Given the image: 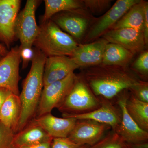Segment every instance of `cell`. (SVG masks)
<instances>
[{"label":"cell","instance_id":"cell-10","mask_svg":"<svg viewBox=\"0 0 148 148\" xmlns=\"http://www.w3.org/2000/svg\"><path fill=\"white\" fill-rule=\"evenodd\" d=\"M127 90L121 93L117 105L121 111V120L119 125L113 130L120 136L125 143L135 144L148 142V132L141 129L127 113L125 103L128 95Z\"/></svg>","mask_w":148,"mask_h":148},{"label":"cell","instance_id":"cell-7","mask_svg":"<svg viewBox=\"0 0 148 148\" xmlns=\"http://www.w3.org/2000/svg\"><path fill=\"white\" fill-rule=\"evenodd\" d=\"M140 0H118L100 18H95L84 38V43L94 41L110 30L130 9Z\"/></svg>","mask_w":148,"mask_h":148},{"label":"cell","instance_id":"cell-33","mask_svg":"<svg viewBox=\"0 0 148 148\" xmlns=\"http://www.w3.org/2000/svg\"><path fill=\"white\" fill-rule=\"evenodd\" d=\"M51 143L52 142H47L30 145L21 146L17 147L16 148H51Z\"/></svg>","mask_w":148,"mask_h":148},{"label":"cell","instance_id":"cell-16","mask_svg":"<svg viewBox=\"0 0 148 148\" xmlns=\"http://www.w3.org/2000/svg\"><path fill=\"white\" fill-rule=\"evenodd\" d=\"M79 68L70 56L47 57L44 70V86L64 79Z\"/></svg>","mask_w":148,"mask_h":148},{"label":"cell","instance_id":"cell-31","mask_svg":"<svg viewBox=\"0 0 148 148\" xmlns=\"http://www.w3.org/2000/svg\"><path fill=\"white\" fill-rule=\"evenodd\" d=\"M143 34L145 38L146 47L148 44V3L145 1V13H144V27H143Z\"/></svg>","mask_w":148,"mask_h":148},{"label":"cell","instance_id":"cell-27","mask_svg":"<svg viewBox=\"0 0 148 148\" xmlns=\"http://www.w3.org/2000/svg\"><path fill=\"white\" fill-rule=\"evenodd\" d=\"M112 1L110 0H84V8L93 14H99L105 11L110 6Z\"/></svg>","mask_w":148,"mask_h":148},{"label":"cell","instance_id":"cell-5","mask_svg":"<svg viewBox=\"0 0 148 148\" xmlns=\"http://www.w3.org/2000/svg\"><path fill=\"white\" fill-rule=\"evenodd\" d=\"M51 19L59 28L79 44L95 21L85 8L72 11L63 12L55 14Z\"/></svg>","mask_w":148,"mask_h":148},{"label":"cell","instance_id":"cell-21","mask_svg":"<svg viewBox=\"0 0 148 148\" xmlns=\"http://www.w3.org/2000/svg\"><path fill=\"white\" fill-rule=\"evenodd\" d=\"M134 55L121 46L108 43L104 50L102 64L107 66L128 67Z\"/></svg>","mask_w":148,"mask_h":148},{"label":"cell","instance_id":"cell-19","mask_svg":"<svg viewBox=\"0 0 148 148\" xmlns=\"http://www.w3.org/2000/svg\"><path fill=\"white\" fill-rule=\"evenodd\" d=\"M53 139L42 127L33 121L21 131L15 133L14 136L16 147L52 142Z\"/></svg>","mask_w":148,"mask_h":148},{"label":"cell","instance_id":"cell-8","mask_svg":"<svg viewBox=\"0 0 148 148\" xmlns=\"http://www.w3.org/2000/svg\"><path fill=\"white\" fill-rule=\"evenodd\" d=\"M40 1L28 0L24 9L18 13L14 24L16 38L20 41V48L32 47L38 34L36 11Z\"/></svg>","mask_w":148,"mask_h":148},{"label":"cell","instance_id":"cell-20","mask_svg":"<svg viewBox=\"0 0 148 148\" xmlns=\"http://www.w3.org/2000/svg\"><path fill=\"white\" fill-rule=\"evenodd\" d=\"M145 3V1L140 0L138 3L132 6L110 30L131 29L143 32Z\"/></svg>","mask_w":148,"mask_h":148},{"label":"cell","instance_id":"cell-23","mask_svg":"<svg viewBox=\"0 0 148 148\" xmlns=\"http://www.w3.org/2000/svg\"><path fill=\"white\" fill-rule=\"evenodd\" d=\"M44 2L45 12L42 18V23L49 20L55 14L60 12L85 8L83 1L45 0Z\"/></svg>","mask_w":148,"mask_h":148},{"label":"cell","instance_id":"cell-38","mask_svg":"<svg viewBox=\"0 0 148 148\" xmlns=\"http://www.w3.org/2000/svg\"><path fill=\"white\" fill-rule=\"evenodd\" d=\"M124 148H127V147H126V145H125V147Z\"/></svg>","mask_w":148,"mask_h":148},{"label":"cell","instance_id":"cell-2","mask_svg":"<svg viewBox=\"0 0 148 148\" xmlns=\"http://www.w3.org/2000/svg\"><path fill=\"white\" fill-rule=\"evenodd\" d=\"M46 58L40 51H35L32 67L24 80L19 95L22 109L16 133L24 129L36 114L44 87V70Z\"/></svg>","mask_w":148,"mask_h":148},{"label":"cell","instance_id":"cell-13","mask_svg":"<svg viewBox=\"0 0 148 148\" xmlns=\"http://www.w3.org/2000/svg\"><path fill=\"white\" fill-rule=\"evenodd\" d=\"M99 98L101 101V106L94 110L82 114H62V116L64 118H74L77 120H91L108 125L111 127L112 130H114L121 121V110L118 105L116 106L110 100L103 98Z\"/></svg>","mask_w":148,"mask_h":148},{"label":"cell","instance_id":"cell-17","mask_svg":"<svg viewBox=\"0 0 148 148\" xmlns=\"http://www.w3.org/2000/svg\"><path fill=\"white\" fill-rule=\"evenodd\" d=\"M77 120L72 117L58 118L49 113L33 121L40 125L53 139L68 138Z\"/></svg>","mask_w":148,"mask_h":148},{"label":"cell","instance_id":"cell-14","mask_svg":"<svg viewBox=\"0 0 148 148\" xmlns=\"http://www.w3.org/2000/svg\"><path fill=\"white\" fill-rule=\"evenodd\" d=\"M102 37L109 43L122 47L134 55L143 52L146 47L143 32L135 29H113L106 32Z\"/></svg>","mask_w":148,"mask_h":148},{"label":"cell","instance_id":"cell-34","mask_svg":"<svg viewBox=\"0 0 148 148\" xmlns=\"http://www.w3.org/2000/svg\"><path fill=\"white\" fill-rule=\"evenodd\" d=\"M127 148H148V142L130 144L125 143Z\"/></svg>","mask_w":148,"mask_h":148},{"label":"cell","instance_id":"cell-11","mask_svg":"<svg viewBox=\"0 0 148 148\" xmlns=\"http://www.w3.org/2000/svg\"><path fill=\"white\" fill-rule=\"evenodd\" d=\"M111 129L108 125L91 120H77L68 138L81 145L92 146L103 138Z\"/></svg>","mask_w":148,"mask_h":148},{"label":"cell","instance_id":"cell-36","mask_svg":"<svg viewBox=\"0 0 148 148\" xmlns=\"http://www.w3.org/2000/svg\"><path fill=\"white\" fill-rule=\"evenodd\" d=\"M90 146L88 145H83L81 146L79 148H90Z\"/></svg>","mask_w":148,"mask_h":148},{"label":"cell","instance_id":"cell-30","mask_svg":"<svg viewBox=\"0 0 148 148\" xmlns=\"http://www.w3.org/2000/svg\"><path fill=\"white\" fill-rule=\"evenodd\" d=\"M35 55V51L32 47L20 48V56L22 59V68H27L30 61H32Z\"/></svg>","mask_w":148,"mask_h":148},{"label":"cell","instance_id":"cell-15","mask_svg":"<svg viewBox=\"0 0 148 148\" xmlns=\"http://www.w3.org/2000/svg\"><path fill=\"white\" fill-rule=\"evenodd\" d=\"M108 43L102 38L92 42L80 43L70 57L79 68L98 66L102 64L104 50Z\"/></svg>","mask_w":148,"mask_h":148},{"label":"cell","instance_id":"cell-24","mask_svg":"<svg viewBox=\"0 0 148 148\" xmlns=\"http://www.w3.org/2000/svg\"><path fill=\"white\" fill-rule=\"evenodd\" d=\"M125 146L121 137L112 130L90 148H124Z\"/></svg>","mask_w":148,"mask_h":148},{"label":"cell","instance_id":"cell-4","mask_svg":"<svg viewBox=\"0 0 148 148\" xmlns=\"http://www.w3.org/2000/svg\"><path fill=\"white\" fill-rule=\"evenodd\" d=\"M100 98L92 92L80 75H77L73 87L58 108L63 114H82L101 106Z\"/></svg>","mask_w":148,"mask_h":148},{"label":"cell","instance_id":"cell-35","mask_svg":"<svg viewBox=\"0 0 148 148\" xmlns=\"http://www.w3.org/2000/svg\"><path fill=\"white\" fill-rule=\"evenodd\" d=\"M7 48L5 47V46L3 45L0 43V55L2 57L5 56L8 52Z\"/></svg>","mask_w":148,"mask_h":148},{"label":"cell","instance_id":"cell-37","mask_svg":"<svg viewBox=\"0 0 148 148\" xmlns=\"http://www.w3.org/2000/svg\"><path fill=\"white\" fill-rule=\"evenodd\" d=\"M2 56H1V55H0V60H1V58H2Z\"/></svg>","mask_w":148,"mask_h":148},{"label":"cell","instance_id":"cell-22","mask_svg":"<svg viewBox=\"0 0 148 148\" xmlns=\"http://www.w3.org/2000/svg\"><path fill=\"white\" fill-rule=\"evenodd\" d=\"M125 108L139 127L148 132V103L140 101L130 92L126 100Z\"/></svg>","mask_w":148,"mask_h":148},{"label":"cell","instance_id":"cell-32","mask_svg":"<svg viewBox=\"0 0 148 148\" xmlns=\"http://www.w3.org/2000/svg\"><path fill=\"white\" fill-rule=\"evenodd\" d=\"M12 92L6 88H0V110L5 99Z\"/></svg>","mask_w":148,"mask_h":148},{"label":"cell","instance_id":"cell-6","mask_svg":"<svg viewBox=\"0 0 148 148\" xmlns=\"http://www.w3.org/2000/svg\"><path fill=\"white\" fill-rule=\"evenodd\" d=\"M77 77L73 72L64 79L44 86L36 112L37 117L58 108L71 89Z\"/></svg>","mask_w":148,"mask_h":148},{"label":"cell","instance_id":"cell-3","mask_svg":"<svg viewBox=\"0 0 148 148\" xmlns=\"http://www.w3.org/2000/svg\"><path fill=\"white\" fill-rule=\"evenodd\" d=\"M79 44L51 19L42 22L33 45L47 57L71 56Z\"/></svg>","mask_w":148,"mask_h":148},{"label":"cell","instance_id":"cell-1","mask_svg":"<svg viewBox=\"0 0 148 148\" xmlns=\"http://www.w3.org/2000/svg\"><path fill=\"white\" fill-rule=\"evenodd\" d=\"M83 69L80 75L93 93L110 101L140 80L128 67L101 64Z\"/></svg>","mask_w":148,"mask_h":148},{"label":"cell","instance_id":"cell-9","mask_svg":"<svg viewBox=\"0 0 148 148\" xmlns=\"http://www.w3.org/2000/svg\"><path fill=\"white\" fill-rule=\"evenodd\" d=\"M20 48H12L5 56L0 60V88H6L13 94L19 95L18 82L21 62Z\"/></svg>","mask_w":148,"mask_h":148},{"label":"cell","instance_id":"cell-26","mask_svg":"<svg viewBox=\"0 0 148 148\" xmlns=\"http://www.w3.org/2000/svg\"><path fill=\"white\" fill-rule=\"evenodd\" d=\"M15 133L0 121V148H16L14 144Z\"/></svg>","mask_w":148,"mask_h":148},{"label":"cell","instance_id":"cell-28","mask_svg":"<svg viewBox=\"0 0 148 148\" xmlns=\"http://www.w3.org/2000/svg\"><path fill=\"white\" fill-rule=\"evenodd\" d=\"M130 92L140 101L148 103V83L141 80L136 83L129 88Z\"/></svg>","mask_w":148,"mask_h":148},{"label":"cell","instance_id":"cell-18","mask_svg":"<svg viewBox=\"0 0 148 148\" xmlns=\"http://www.w3.org/2000/svg\"><path fill=\"white\" fill-rule=\"evenodd\" d=\"M21 109L19 95L11 93L5 99L0 110V121L15 133L17 132Z\"/></svg>","mask_w":148,"mask_h":148},{"label":"cell","instance_id":"cell-12","mask_svg":"<svg viewBox=\"0 0 148 148\" xmlns=\"http://www.w3.org/2000/svg\"><path fill=\"white\" fill-rule=\"evenodd\" d=\"M21 3L20 0H0V42L7 48L16 38L14 24Z\"/></svg>","mask_w":148,"mask_h":148},{"label":"cell","instance_id":"cell-25","mask_svg":"<svg viewBox=\"0 0 148 148\" xmlns=\"http://www.w3.org/2000/svg\"><path fill=\"white\" fill-rule=\"evenodd\" d=\"M132 71L138 77H141L144 79L148 78V51H143L136 59L132 65Z\"/></svg>","mask_w":148,"mask_h":148},{"label":"cell","instance_id":"cell-29","mask_svg":"<svg viewBox=\"0 0 148 148\" xmlns=\"http://www.w3.org/2000/svg\"><path fill=\"white\" fill-rule=\"evenodd\" d=\"M81 146L68 138H56L52 140L51 148H79Z\"/></svg>","mask_w":148,"mask_h":148}]
</instances>
